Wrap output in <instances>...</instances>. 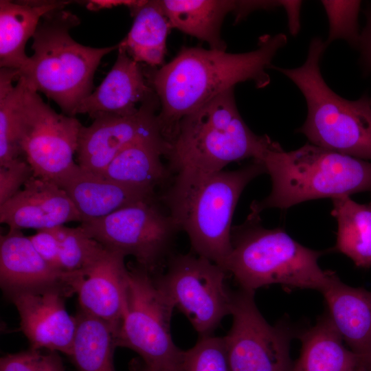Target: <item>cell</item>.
Instances as JSON below:
<instances>
[{
	"label": "cell",
	"mask_w": 371,
	"mask_h": 371,
	"mask_svg": "<svg viewBox=\"0 0 371 371\" xmlns=\"http://www.w3.org/2000/svg\"><path fill=\"white\" fill-rule=\"evenodd\" d=\"M282 33L264 35L257 49L244 53L183 47L168 63L147 74L160 104L158 120L167 141L178 122L238 83L251 81L262 89L270 83L267 69L284 47Z\"/></svg>",
	"instance_id": "cell-1"
},
{
	"label": "cell",
	"mask_w": 371,
	"mask_h": 371,
	"mask_svg": "<svg viewBox=\"0 0 371 371\" xmlns=\"http://www.w3.org/2000/svg\"><path fill=\"white\" fill-rule=\"evenodd\" d=\"M234 88L184 116L167 140L165 157L174 176L194 177L223 170L247 158L260 160L276 142L255 134L238 110Z\"/></svg>",
	"instance_id": "cell-2"
},
{
	"label": "cell",
	"mask_w": 371,
	"mask_h": 371,
	"mask_svg": "<svg viewBox=\"0 0 371 371\" xmlns=\"http://www.w3.org/2000/svg\"><path fill=\"white\" fill-rule=\"evenodd\" d=\"M264 173V165L253 159L235 170L174 176L158 198L188 235L193 253L225 269L232 250V221L238 199L248 183Z\"/></svg>",
	"instance_id": "cell-3"
},
{
	"label": "cell",
	"mask_w": 371,
	"mask_h": 371,
	"mask_svg": "<svg viewBox=\"0 0 371 371\" xmlns=\"http://www.w3.org/2000/svg\"><path fill=\"white\" fill-rule=\"evenodd\" d=\"M258 161L270 176L272 188L267 196L251 203L249 214L252 216L317 199L371 192V161L311 143L291 151L277 143Z\"/></svg>",
	"instance_id": "cell-4"
},
{
	"label": "cell",
	"mask_w": 371,
	"mask_h": 371,
	"mask_svg": "<svg viewBox=\"0 0 371 371\" xmlns=\"http://www.w3.org/2000/svg\"><path fill=\"white\" fill-rule=\"evenodd\" d=\"M79 18L64 9L43 16L32 37L34 51L19 71L30 89L55 102L63 113L75 117L80 103L91 93L93 76L102 58L118 44L92 47L72 38L70 30Z\"/></svg>",
	"instance_id": "cell-5"
},
{
	"label": "cell",
	"mask_w": 371,
	"mask_h": 371,
	"mask_svg": "<svg viewBox=\"0 0 371 371\" xmlns=\"http://www.w3.org/2000/svg\"><path fill=\"white\" fill-rule=\"evenodd\" d=\"M231 240L225 269L247 291L280 284L322 292L335 273L318 264L325 251L303 246L281 228H265L260 216L249 214L243 223L233 226Z\"/></svg>",
	"instance_id": "cell-6"
},
{
	"label": "cell",
	"mask_w": 371,
	"mask_h": 371,
	"mask_svg": "<svg viewBox=\"0 0 371 371\" xmlns=\"http://www.w3.org/2000/svg\"><path fill=\"white\" fill-rule=\"evenodd\" d=\"M326 47L321 38L315 37L302 65L293 69L271 67L289 78L305 98L306 118L296 132L315 146L371 161L370 98L348 100L328 87L320 70Z\"/></svg>",
	"instance_id": "cell-7"
},
{
	"label": "cell",
	"mask_w": 371,
	"mask_h": 371,
	"mask_svg": "<svg viewBox=\"0 0 371 371\" xmlns=\"http://www.w3.org/2000/svg\"><path fill=\"white\" fill-rule=\"evenodd\" d=\"M17 139L34 176L55 184L77 164L78 138L83 126L76 117L58 113L38 92L17 80Z\"/></svg>",
	"instance_id": "cell-8"
},
{
	"label": "cell",
	"mask_w": 371,
	"mask_h": 371,
	"mask_svg": "<svg viewBox=\"0 0 371 371\" xmlns=\"http://www.w3.org/2000/svg\"><path fill=\"white\" fill-rule=\"evenodd\" d=\"M175 308L153 274L137 265L128 269L126 306L116 346L137 352L149 366L182 364L183 350L175 344L170 332Z\"/></svg>",
	"instance_id": "cell-9"
},
{
	"label": "cell",
	"mask_w": 371,
	"mask_h": 371,
	"mask_svg": "<svg viewBox=\"0 0 371 371\" xmlns=\"http://www.w3.org/2000/svg\"><path fill=\"white\" fill-rule=\"evenodd\" d=\"M159 202L158 196L139 201L80 226L107 250L133 256L137 265L156 275L172 254L180 231Z\"/></svg>",
	"instance_id": "cell-10"
},
{
	"label": "cell",
	"mask_w": 371,
	"mask_h": 371,
	"mask_svg": "<svg viewBox=\"0 0 371 371\" xmlns=\"http://www.w3.org/2000/svg\"><path fill=\"white\" fill-rule=\"evenodd\" d=\"M163 273L153 275L157 286L188 318L199 337L212 335L231 315L232 293L228 273L211 260L195 254H172Z\"/></svg>",
	"instance_id": "cell-11"
},
{
	"label": "cell",
	"mask_w": 371,
	"mask_h": 371,
	"mask_svg": "<svg viewBox=\"0 0 371 371\" xmlns=\"http://www.w3.org/2000/svg\"><path fill=\"white\" fill-rule=\"evenodd\" d=\"M255 291L232 293V324L223 337L229 371H293L292 333L285 325H270L255 302Z\"/></svg>",
	"instance_id": "cell-12"
},
{
	"label": "cell",
	"mask_w": 371,
	"mask_h": 371,
	"mask_svg": "<svg viewBox=\"0 0 371 371\" xmlns=\"http://www.w3.org/2000/svg\"><path fill=\"white\" fill-rule=\"evenodd\" d=\"M159 109L156 97L133 115H102L95 117L90 126H82L76 152L78 166L100 175L125 147L141 139L162 135L158 120Z\"/></svg>",
	"instance_id": "cell-13"
},
{
	"label": "cell",
	"mask_w": 371,
	"mask_h": 371,
	"mask_svg": "<svg viewBox=\"0 0 371 371\" xmlns=\"http://www.w3.org/2000/svg\"><path fill=\"white\" fill-rule=\"evenodd\" d=\"M72 293L67 286H49L8 295L18 311L21 329L30 348L71 355L76 321L66 311L65 298Z\"/></svg>",
	"instance_id": "cell-14"
},
{
	"label": "cell",
	"mask_w": 371,
	"mask_h": 371,
	"mask_svg": "<svg viewBox=\"0 0 371 371\" xmlns=\"http://www.w3.org/2000/svg\"><path fill=\"white\" fill-rule=\"evenodd\" d=\"M116 60L95 91L78 106L76 114L93 120L102 115L128 116L157 97L141 63L118 43Z\"/></svg>",
	"instance_id": "cell-15"
},
{
	"label": "cell",
	"mask_w": 371,
	"mask_h": 371,
	"mask_svg": "<svg viewBox=\"0 0 371 371\" xmlns=\"http://www.w3.org/2000/svg\"><path fill=\"white\" fill-rule=\"evenodd\" d=\"M123 254L108 250L94 265L73 278L80 310L108 324L117 335L126 306L128 269Z\"/></svg>",
	"instance_id": "cell-16"
},
{
	"label": "cell",
	"mask_w": 371,
	"mask_h": 371,
	"mask_svg": "<svg viewBox=\"0 0 371 371\" xmlns=\"http://www.w3.org/2000/svg\"><path fill=\"white\" fill-rule=\"evenodd\" d=\"M71 221L82 223V218L65 191L34 176L15 196L0 205V222L9 229L37 231Z\"/></svg>",
	"instance_id": "cell-17"
},
{
	"label": "cell",
	"mask_w": 371,
	"mask_h": 371,
	"mask_svg": "<svg viewBox=\"0 0 371 371\" xmlns=\"http://www.w3.org/2000/svg\"><path fill=\"white\" fill-rule=\"evenodd\" d=\"M56 185L67 194L82 222L104 217L129 205L158 196L155 192L90 172L78 164Z\"/></svg>",
	"instance_id": "cell-18"
},
{
	"label": "cell",
	"mask_w": 371,
	"mask_h": 371,
	"mask_svg": "<svg viewBox=\"0 0 371 371\" xmlns=\"http://www.w3.org/2000/svg\"><path fill=\"white\" fill-rule=\"evenodd\" d=\"M71 276L47 264L21 230L9 229L5 235H1L0 284L7 295L49 286H65L71 289Z\"/></svg>",
	"instance_id": "cell-19"
},
{
	"label": "cell",
	"mask_w": 371,
	"mask_h": 371,
	"mask_svg": "<svg viewBox=\"0 0 371 371\" xmlns=\"http://www.w3.org/2000/svg\"><path fill=\"white\" fill-rule=\"evenodd\" d=\"M322 293L335 327L367 367L371 363V291L350 286L334 273Z\"/></svg>",
	"instance_id": "cell-20"
},
{
	"label": "cell",
	"mask_w": 371,
	"mask_h": 371,
	"mask_svg": "<svg viewBox=\"0 0 371 371\" xmlns=\"http://www.w3.org/2000/svg\"><path fill=\"white\" fill-rule=\"evenodd\" d=\"M71 1H0V67L21 71L29 56L25 45L45 14Z\"/></svg>",
	"instance_id": "cell-21"
},
{
	"label": "cell",
	"mask_w": 371,
	"mask_h": 371,
	"mask_svg": "<svg viewBox=\"0 0 371 371\" xmlns=\"http://www.w3.org/2000/svg\"><path fill=\"white\" fill-rule=\"evenodd\" d=\"M162 135L137 140L119 152L98 175L128 186L155 192L171 178L161 157L167 150Z\"/></svg>",
	"instance_id": "cell-22"
},
{
	"label": "cell",
	"mask_w": 371,
	"mask_h": 371,
	"mask_svg": "<svg viewBox=\"0 0 371 371\" xmlns=\"http://www.w3.org/2000/svg\"><path fill=\"white\" fill-rule=\"evenodd\" d=\"M172 28L208 44L210 49L225 51L221 35L226 15L236 12L238 1L159 0Z\"/></svg>",
	"instance_id": "cell-23"
},
{
	"label": "cell",
	"mask_w": 371,
	"mask_h": 371,
	"mask_svg": "<svg viewBox=\"0 0 371 371\" xmlns=\"http://www.w3.org/2000/svg\"><path fill=\"white\" fill-rule=\"evenodd\" d=\"M300 355L293 371H356L361 357L346 348L328 314L300 335Z\"/></svg>",
	"instance_id": "cell-24"
},
{
	"label": "cell",
	"mask_w": 371,
	"mask_h": 371,
	"mask_svg": "<svg viewBox=\"0 0 371 371\" xmlns=\"http://www.w3.org/2000/svg\"><path fill=\"white\" fill-rule=\"evenodd\" d=\"M134 17L127 36L119 43L136 62L156 67L164 62L172 29L159 0L146 1L131 12Z\"/></svg>",
	"instance_id": "cell-25"
},
{
	"label": "cell",
	"mask_w": 371,
	"mask_h": 371,
	"mask_svg": "<svg viewBox=\"0 0 371 371\" xmlns=\"http://www.w3.org/2000/svg\"><path fill=\"white\" fill-rule=\"evenodd\" d=\"M332 201L331 214L338 225L334 249L347 256L357 267H371V202L358 203L350 196Z\"/></svg>",
	"instance_id": "cell-26"
},
{
	"label": "cell",
	"mask_w": 371,
	"mask_h": 371,
	"mask_svg": "<svg viewBox=\"0 0 371 371\" xmlns=\"http://www.w3.org/2000/svg\"><path fill=\"white\" fill-rule=\"evenodd\" d=\"M69 356L78 371H115V333L105 322L79 311Z\"/></svg>",
	"instance_id": "cell-27"
},
{
	"label": "cell",
	"mask_w": 371,
	"mask_h": 371,
	"mask_svg": "<svg viewBox=\"0 0 371 371\" xmlns=\"http://www.w3.org/2000/svg\"><path fill=\"white\" fill-rule=\"evenodd\" d=\"M51 230L58 241L61 269L66 273L81 275L108 251L80 225L68 227L63 225Z\"/></svg>",
	"instance_id": "cell-28"
},
{
	"label": "cell",
	"mask_w": 371,
	"mask_h": 371,
	"mask_svg": "<svg viewBox=\"0 0 371 371\" xmlns=\"http://www.w3.org/2000/svg\"><path fill=\"white\" fill-rule=\"evenodd\" d=\"M19 72L0 69V167H6L22 155L17 139L16 103Z\"/></svg>",
	"instance_id": "cell-29"
},
{
	"label": "cell",
	"mask_w": 371,
	"mask_h": 371,
	"mask_svg": "<svg viewBox=\"0 0 371 371\" xmlns=\"http://www.w3.org/2000/svg\"><path fill=\"white\" fill-rule=\"evenodd\" d=\"M329 24V31L325 41L326 46L341 39L352 47L359 46L360 34L358 15L360 1H322Z\"/></svg>",
	"instance_id": "cell-30"
},
{
	"label": "cell",
	"mask_w": 371,
	"mask_h": 371,
	"mask_svg": "<svg viewBox=\"0 0 371 371\" xmlns=\"http://www.w3.org/2000/svg\"><path fill=\"white\" fill-rule=\"evenodd\" d=\"M182 366L184 371H229L223 337H199L183 351Z\"/></svg>",
	"instance_id": "cell-31"
},
{
	"label": "cell",
	"mask_w": 371,
	"mask_h": 371,
	"mask_svg": "<svg viewBox=\"0 0 371 371\" xmlns=\"http://www.w3.org/2000/svg\"><path fill=\"white\" fill-rule=\"evenodd\" d=\"M0 371H65L58 352L43 348L9 354L0 359Z\"/></svg>",
	"instance_id": "cell-32"
},
{
	"label": "cell",
	"mask_w": 371,
	"mask_h": 371,
	"mask_svg": "<svg viewBox=\"0 0 371 371\" xmlns=\"http://www.w3.org/2000/svg\"><path fill=\"white\" fill-rule=\"evenodd\" d=\"M33 176L30 165L21 158L8 166L0 167V205L15 196Z\"/></svg>",
	"instance_id": "cell-33"
},
{
	"label": "cell",
	"mask_w": 371,
	"mask_h": 371,
	"mask_svg": "<svg viewBox=\"0 0 371 371\" xmlns=\"http://www.w3.org/2000/svg\"><path fill=\"white\" fill-rule=\"evenodd\" d=\"M28 237L44 260L54 269L63 272L60 262L59 243L51 229L37 230Z\"/></svg>",
	"instance_id": "cell-34"
},
{
	"label": "cell",
	"mask_w": 371,
	"mask_h": 371,
	"mask_svg": "<svg viewBox=\"0 0 371 371\" xmlns=\"http://www.w3.org/2000/svg\"><path fill=\"white\" fill-rule=\"evenodd\" d=\"M366 22L360 34L358 48L361 52V62L367 71H371V7L365 10Z\"/></svg>",
	"instance_id": "cell-35"
},
{
	"label": "cell",
	"mask_w": 371,
	"mask_h": 371,
	"mask_svg": "<svg viewBox=\"0 0 371 371\" xmlns=\"http://www.w3.org/2000/svg\"><path fill=\"white\" fill-rule=\"evenodd\" d=\"M145 0H91L85 1L86 8L91 11H98L102 9H110L117 6H126L130 11L143 5Z\"/></svg>",
	"instance_id": "cell-36"
},
{
	"label": "cell",
	"mask_w": 371,
	"mask_h": 371,
	"mask_svg": "<svg viewBox=\"0 0 371 371\" xmlns=\"http://www.w3.org/2000/svg\"><path fill=\"white\" fill-rule=\"evenodd\" d=\"M302 2L300 1H282V6L287 13L290 32L297 34L300 30V10Z\"/></svg>",
	"instance_id": "cell-37"
},
{
	"label": "cell",
	"mask_w": 371,
	"mask_h": 371,
	"mask_svg": "<svg viewBox=\"0 0 371 371\" xmlns=\"http://www.w3.org/2000/svg\"><path fill=\"white\" fill-rule=\"evenodd\" d=\"M132 368L134 371H184L182 364L153 367L146 365L142 361L141 362L135 361L133 363Z\"/></svg>",
	"instance_id": "cell-38"
},
{
	"label": "cell",
	"mask_w": 371,
	"mask_h": 371,
	"mask_svg": "<svg viewBox=\"0 0 371 371\" xmlns=\"http://www.w3.org/2000/svg\"><path fill=\"white\" fill-rule=\"evenodd\" d=\"M356 371H368L366 367L364 365H361Z\"/></svg>",
	"instance_id": "cell-39"
},
{
	"label": "cell",
	"mask_w": 371,
	"mask_h": 371,
	"mask_svg": "<svg viewBox=\"0 0 371 371\" xmlns=\"http://www.w3.org/2000/svg\"><path fill=\"white\" fill-rule=\"evenodd\" d=\"M368 371H371V363L366 367Z\"/></svg>",
	"instance_id": "cell-40"
},
{
	"label": "cell",
	"mask_w": 371,
	"mask_h": 371,
	"mask_svg": "<svg viewBox=\"0 0 371 371\" xmlns=\"http://www.w3.org/2000/svg\"><path fill=\"white\" fill-rule=\"evenodd\" d=\"M370 106H371V98H370Z\"/></svg>",
	"instance_id": "cell-41"
}]
</instances>
